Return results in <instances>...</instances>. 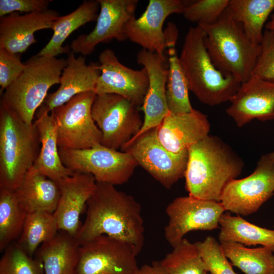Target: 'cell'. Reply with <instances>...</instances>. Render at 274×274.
<instances>
[{"instance_id":"4316f807","label":"cell","mask_w":274,"mask_h":274,"mask_svg":"<svg viewBox=\"0 0 274 274\" xmlns=\"http://www.w3.org/2000/svg\"><path fill=\"white\" fill-rule=\"evenodd\" d=\"M219 225L218 241L220 244L235 242L244 246L261 245L274 252V230L252 224L239 215L224 213Z\"/></svg>"},{"instance_id":"9a60e30c","label":"cell","mask_w":274,"mask_h":274,"mask_svg":"<svg viewBox=\"0 0 274 274\" xmlns=\"http://www.w3.org/2000/svg\"><path fill=\"white\" fill-rule=\"evenodd\" d=\"M100 12L93 29L79 36L71 43L75 53L85 56L92 53L99 44L113 39L122 42L127 39L124 32L125 24L135 17L138 0H97Z\"/></svg>"},{"instance_id":"44dd1931","label":"cell","mask_w":274,"mask_h":274,"mask_svg":"<svg viewBox=\"0 0 274 274\" xmlns=\"http://www.w3.org/2000/svg\"><path fill=\"white\" fill-rule=\"evenodd\" d=\"M59 16L54 10L20 15L14 12L0 19V48L20 54L37 42L35 33L40 30L51 29Z\"/></svg>"},{"instance_id":"2e32d148","label":"cell","mask_w":274,"mask_h":274,"mask_svg":"<svg viewBox=\"0 0 274 274\" xmlns=\"http://www.w3.org/2000/svg\"><path fill=\"white\" fill-rule=\"evenodd\" d=\"M98 60L97 68L101 73L95 87L96 94H117L141 107L149 84L146 68L134 70L124 65L110 49L103 50Z\"/></svg>"},{"instance_id":"7c38bea8","label":"cell","mask_w":274,"mask_h":274,"mask_svg":"<svg viewBox=\"0 0 274 274\" xmlns=\"http://www.w3.org/2000/svg\"><path fill=\"white\" fill-rule=\"evenodd\" d=\"M137 255L130 243L101 235L80 245L75 274H135Z\"/></svg>"},{"instance_id":"7bdbcfd3","label":"cell","mask_w":274,"mask_h":274,"mask_svg":"<svg viewBox=\"0 0 274 274\" xmlns=\"http://www.w3.org/2000/svg\"><path fill=\"white\" fill-rule=\"evenodd\" d=\"M204 274H210V273H209L208 272H206V273H204Z\"/></svg>"},{"instance_id":"6da1fadb","label":"cell","mask_w":274,"mask_h":274,"mask_svg":"<svg viewBox=\"0 0 274 274\" xmlns=\"http://www.w3.org/2000/svg\"><path fill=\"white\" fill-rule=\"evenodd\" d=\"M141 204L114 185L96 182L87 202L86 215L75 238L79 245L107 235L131 244L138 255L145 241Z\"/></svg>"},{"instance_id":"5bb4252c","label":"cell","mask_w":274,"mask_h":274,"mask_svg":"<svg viewBox=\"0 0 274 274\" xmlns=\"http://www.w3.org/2000/svg\"><path fill=\"white\" fill-rule=\"evenodd\" d=\"M225 211L220 202L189 195L178 197L165 209L168 217L164 229L165 239L174 248L190 231L216 229L219 227V219Z\"/></svg>"},{"instance_id":"83f0119b","label":"cell","mask_w":274,"mask_h":274,"mask_svg":"<svg viewBox=\"0 0 274 274\" xmlns=\"http://www.w3.org/2000/svg\"><path fill=\"white\" fill-rule=\"evenodd\" d=\"M227 11L251 41L261 44L263 26L274 11V0H229Z\"/></svg>"},{"instance_id":"d6a6232c","label":"cell","mask_w":274,"mask_h":274,"mask_svg":"<svg viewBox=\"0 0 274 274\" xmlns=\"http://www.w3.org/2000/svg\"><path fill=\"white\" fill-rule=\"evenodd\" d=\"M158 262L166 274H204L208 272L195 243L185 238Z\"/></svg>"},{"instance_id":"836d02e7","label":"cell","mask_w":274,"mask_h":274,"mask_svg":"<svg viewBox=\"0 0 274 274\" xmlns=\"http://www.w3.org/2000/svg\"><path fill=\"white\" fill-rule=\"evenodd\" d=\"M0 274H45L42 262L30 256L18 244L5 250L0 260Z\"/></svg>"},{"instance_id":"1f68e13d","label":"cell","mask_w":274,"mask_h":274,"mask_svg":"<svg viewBox=\"0 0 274 274\" xmlns=\"http://www.w3.org/2000/svg\"><path fill=\"white\" fill-rule=\"evenodd\" d=\"M168 72L166 85V98L168 109L172 113L191 111L188 86L181 68L175 47L167 49Z\"/></svg>"},{"instance_id":"5b68a950","label":"cell","mask_w":274,"mask_h":274,"mask_svg":"<svg viewBox=\"0 0 274 274\" xmlns=\"http://www.w3.org/2000/svg\"><path fill=\"white\" fill-rule=\"evenodd\" d=\"M41 143L34 123L1 104L0 189H16L36 161Z\"/></svg>"},{"instance_id":"ba28073f","label":"cell","mask_w":274,"mask_h":274,"mask_svg":"<svg viewBox=\"0 0 274 274\" xmlns=\"http://www.w3.org/2000/svg\"><path fill=\"white\" fill-rule=\"evenodd\" d=\"M63 164L74 173L92 175L97 182L114 186L127 182L138 163L125 151H119L101 144L84 149L59 148Z\"/></svg>"},{"instance_id":"277c9868","label":"cell","mask_w":274,"mask_h":274,"mask_svg":"<svg viewBox=\"0 0 274 274\" xmlns=\"http://www.w3.org/2000/svg\"><path fill=\"white\" fill-rule=\"evenodd\" d=\"M198 25L205 32L204 44L215 66L241 83L248 81L260 55L261 44L248 38L227 9L215 23Z\"/></svg>"},{"instance_id":"7a4b0ae2","label":"cell","mask_w":274,"mask_h":274,"mask_svg":"<svg viewBox=\"0 0 274 274\" xmlns=\"http://www.w3.org/2000/svg\"><path fill=\"white\" fill-rule=\"evenodd\" d=\"M244 161L219 138L208 135L191 146L184 174L188 195L220 202L224 188L241 175Z\"/></svg>"},{"instance_id":"9c48e42d","label":"cell","mask_w":274,"mask_h":274,"mask_svg":"<svg viewBox=\"0 0 274 274\" xmlns=\"http://www.w3.org/2000/svg\"><path fill=\"white\" fill-rule=\"evenodd\" d=\"M139 108L117 94L96 95L91 114L101 132V144L118 150L129 142L143 123Z\"/></svg>"},{"instance_id":"d590c367","label":"cell","mask_w":274,"mask_h":274,"mask_svg":"<svg viewBox=\"0 0 274 274\" xmlns=\"http://www.w3.org/2000/svg\"><path fill=\"white\" fill-rule=\"evenodd\" d=\"M229 2V0L192 1L186 7L183 15L187 20L197 24H212L219 19Z\"/></svg>"},{"instance_id":"30bf717a","label":"cell","mask_w":274,"mask_h":274,"mask_svg":"<svg viewBox=\"0 0 274 274\" xmlns=\"http://www.w3.org/2000/svg\"><path fill=\"white\" fill-rule=\"evenodd\" d=\"M94 91L78 94L52 112L57 121L59 148L84 149L100 145L102 134L91 114Z\"/></svg>"},{"instance_id":"d4e9b609","label":"cell","mask_w":274,"mask_h":274,"mask_svg":"<svg viewBox=\"0 0 274 274\" xmlns=\"http://www.w3.org/2000/svg\"><path fill=\"white\" fill-rule=\"evenodd\" d=\"M100 8L97 0L84 1L76 10L66 15L58 16L53 22V35L45 46L37 54L38 56L56 57L70 52L68 46L63 44L68 36L85 24L96 20Z\"/></svg>"},{"instance_id":"b9f144b4","label":"cell","mask_w":274,"mask_h":274,"mask_svg":"<svg viewBox=\"0 0 274 274\" xmlns=\"http://www.w3.org/2000/svg\"><path fill=\"white\" fill-rule=\"evenodd\" d=\"M270 154L271 155V157L274 160V150L272 151L271 152H270Z\"/></svg>"},{"instance_id":"d6986e66","label":"cell","mask_w":274,"mask_h":274,"mask_svg":"<svg viewBox=\"0 0 274 274\" xmlns=\"http://www.w3.org/2000/svg\"><path fill=\"white\" fill-rule=\"evenodd\" d=\"M60 195L53 215L59 231L75 237L82 223L80 216L96 188V181L90 174L75 173L57 182Z\"/></svg>"},{"instance_id":"52a82bcc","label":"cell","mask_w":274,"mask_h":274,"mask_svg":"<svg viewBox=\"0 0 274 274\" xmlns=\"http://www.w3.org/2000/svg\"><path fill=\"white\" fill-rule=\"evenodd\" d=\"M192 1L150 0L145 11L139 18L129 20L124 32L131 42L143 49L165 55V50L175 47L178 30L175 24L168 23L165 30L163 25L166 18L173 14L183 13Z\"/></svg>"},{"instance_id":"8fae6325","label":"cell","mask_w":274,"mask_h":274,"mask_svg":"<svg viewBox=\"0 0 274 274\" xmlns=\"http://www.w3.org/2000/svg\"><path fill=\"white\" fill-rule=\"evenodd\" d=\"M274 194V160L262 155L249 176L234 179L226 186L220 202L225 211L247 216L256 212Z\"/></svg>"},{"instance_id":"484cf974","label":"cell","mask_w":274,"mask_h":274,"mask_svg":"<svg viewBox=\"0 0 274 274\" xmlns=\"http://www.w3.org/2000/svg\"><path fill=\"white\" fill-rule=\"evenodd\" d=\"M79 247L75 237L59 231L53 239L40 245L36 258L42 262L45 274H75Z\"/></svg>"},{"instance_id":"4fadbf2b","label":"cell","mask_w":274,"mask_h":274,"mask_svg":"<svg viewBox=\"0 0 274 274\" xmlns=\"http://www.w3.org/2000/svg\"><path fill=\"white\" fill-rule=\"evenodd\" d=\"M121 150L129 153L138 165L166 189L184 177L188 153L175 154L167 150L157 138L156 127L129 142Z\"/></svg>"},{"instance_id":"74e56055","label":"cell","mask_w":274,"mask_h":274,"mask_svg":"<svg viewBox=\"0 0 274 274\" xmlns=\"http://www.w3.org/2000/svg\"><path fill=\"white\" fill-rule=\"evenodd\" d=\"M25 67V64L21 61L20 54H14L0 48L1 92L17 79Z\"/></svg>"},{"instance_id":"7402d4cb","label":"cell","mask_w":274,"mask_h":274,"mask_svg":"<svg viewBox=\"0 0 274 274\" xmlns=\"http://www.w3.org/2000/svg\"><path fill=\"white\" fill-rule=\"evenodd\" d=\"M66 65L60 79V86L55 92L48 94L37 112L50 113L75 96L86 92H95L96 83L100 75L97 64L87 65L85 57H76L75 53L70 51L66 59Z\"/></svg>"},{"instance_id":"ffe728a7","label":"cell","mask_w":274,"mask_h":274,"mask_svg":"<svg viewBox=\"0 0 274 274\" xmlns=\"http://www.w3.org/2000/svg\"><path fill=\"white\" fill-rule=\"evenodd\" d=\"M161 144L175 154L188 153L189 148L209 135L208 116L193 109L187 113H169L156 127Z\"/></svg>"},{"instance_id":"f1b7e54d","label":"cell","mask_w":274,"mask_h":274,"mask_svg":"<svg viewBox=\"0 0 274 274\" xmlns=\"http://www.w3.org/2000/svg\"><path fill=\"white\" fill-rule=\"evenodd\" d=\"M220 244L231 264L245 274H274V254L268 248H250L235 242Z\"/></svg>"},{"instance_id":"f35d334b","label":"cell","mask_w":274,"mask_h":274,"mask_svg":"<svg viewBox=\"0 0 274 274\" xmlns=\"http://www.w3.org/2000/svg\"><path fill=\"white\" fill-rule=\"evenodd\" d=\"M49 0H0V16L14 12L30 13L48 9Z\"/></svg>"},{"instance_id":"603a6c76","label":"cell","mask_w":274,"mask_h":274,"mask_svg":"<svg viewBox=\"0 0 274 274\" xmlns=\"http://www.w3.org/2000/svg\"><path fill=\"white\" fill-rule=\"evenodd\" d=\"M34 122L41 143L39 155L30 168L50 179L57 182L72 176L74 172L62 163L57 142V121L50 112H36Z\"/></svg>"},{"instance_id":"cb8c5ba5","label":"cell","mask_w":274,"mask_h":274,"mask_svg":"<svg viewBox=\"0 0 274 274\" xmlns=\"http://www.w3.org/2000/svg\"><path fill=\"white\" fill-rule=\"evenodd\" d=\"M14 191L19 202L28 213H54L60 195L57 182L31 168Z\"/></svg>"},{"instance_id":"e575fe53","label":"cell","mask_w":274,"mask_h":274,"mask_svg":"<svg viewBox=\"0 0 274 274\" xmlns=\"http://www.w3.org/2000/svg\"><path fill=\"white\" fill-rule=\"evenodd\" d=\"M210 274H236L232 265L224 254L221 244L213 236L194 243Z\"/></svg>"},{"instance_id":"3957f363","label":"cell","mask_w":274,"mask_h":274,"mask_svg":"<svg viewBox=\"0 0 274 274\" xmlns=\"http://www.w3.org/2000/svg\"><path fill=\"white\" fill-rule=\"evenodd\" d=\"M204 36L200 25L190 27L179 57L189 90L202 103L213 106L230 101L242 83L215 66L207 50Z\"/></svg>"},{"instance_id":"8d00e7d4","label":"cell","mask_w":274,"mask_h":274,"mask_svg":"<svg viewBox=\"0 0 274 274\" xmlns=\"http://www.w3.org/2000/svg\"><path fill=\"white\" fill-rule=\"evenodd\" d=\"M261 52L253 75L263 80L274 81V32L265 29L261 43Z\"/></svg>"},{"instance_id":"4dcf8cb0","label":"cell","mask_w":274,"mask_h":274,"mask_svg":"<svg viewBox=\"0 0 274 274\" xmlns=\"http://www.w3.org/2000/svg\"><path fill=\"white\" fill-rule=\"evenodd\" d=\"M59 231L53 213H28L17 244L31 257L39 245L53 239Z\"/></svg>"},{"instance_id":"f546056e","label":"cell","mask_w":274,"mask_h":274,"mask_svg":"<svg viewBox=\"0 0 274 274\" xmlns=\"http://www.w3.org/2000/svg\"><path fill=\"white\" fill-rule=\"evenodd\" d=\"M28 213L14 190L0 189V250L20 236Z\"/></svg>"},{"instance_id":"e0dca14e","label":"cell","mask_w":274,"mask_h":274,"mask_svg":"<svg viewBox=\"0 0 274 274\" xmlns=\"http://www.w3.org/2000/svg\"><path fill=\"white\" fill-rule=\"evenodd\" d=\"M136 61L147 71L149 87L141 110L144 113L142 126L132 141L145 132L158 127L170 113L166 98V85L168 72L166 55H160L144 49L136 55ZM129 141V142H130Z\"/></svg>"},{"instance_id":"ac0fdd59","label":"cell","mask_w":274,"mask_h":274,"mask_svg":"<svg viewBox=\"0 0 274 274\" xmlns=\"http://www.w3.org/2000/svg\"><path fill=\"white\" fill-rule=\"evenodd\" d=\"M226 113L238 127L255 119L262 121L274 120V81L252 75L241 86L230 101Z\"/></svg>"},{"instance_id":"8992f818","label":"cell","mask_w":274,"mask_h":274,"mask_svg":"<svg viewBox=\"0 0 274 274\" xmlns=\"http://www.w3.org/2000/svg\"><path fill=\"white\" fill-rule=\"evenodd\" d=\"M21 75L2 95L1 105L15 113L26 123L32 124L38 109L45 100L49 89L59 84L66 65L64 58L38 56L25 62Z\"/></svg>"},{"instance_id":"ab89813d","label":"cell","mask_w":274,"mask_h":274,"mask_svg":"<svg viewBox=\"0 0 274 274\" xmlns=\"http://www.w3.org/2000/svg\"><path fill=\"white\" fill-rule=\"evenodd\" d=\"M135 274H166L160 266L158 261L154 262L152 265H144L139 267Z\"/></svg>"},{"instance_id":"60d3db41","label":"cell","mask_w":274,"mask_h":274,"mask_svg":"<svg viewBox=\"0 0 274 274\" xmlns=\"http://www.w3.org/2000/svg\"><path fill=\"white\" fill-rule=\"evenodd\" d=\"M265 29L271 30L274 32V11L270 16V20L265 25Z\"/></svg>"}]
</instances>
